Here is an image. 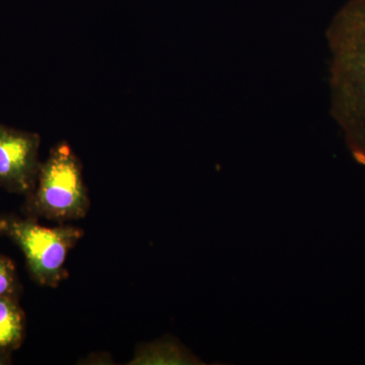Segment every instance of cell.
Here are the masks:
<instances>
[{"label":"cell","mask_w":365,"mask_h":365,"mask_svg":"<svg viewBox=\"0 0 365 365\" xmlns=\"http://www.w3.org/2000/svg\"><path fill=\"white\" fill-rule=\"evenodd\" d=\"M330 112L355 162L365 167V0H348L326 31Z\"/></svg>","instance_id":"1"},{"label":"cell","mask_w":365,"mask_h":365,"mask_svg":"<svg viewBox=\"0 0 365 365\" xmlns=\"http://www.w3.org/2000/svg\"><path fill=\"white\" fill-rule=\"evenodd\" d=\"M90 207L81 160L66 143L53 146L41 163L35 188L25 197L23 215L63 223L86 217Z\"/></svg>","instance_id":"2"},{"label":"cell","mask_w":365,"mask_h":365,"mask_svg":"<svg viewBox=\"0 0 365 365\" xmlns=\"http://www.w3.org/2000/svg\"><path fill=\"white\" fill-rule=\"evenodd\" d=\"M0 235L20 248L34 281L56 288L68 278L67 256L83 239L85 230L64 225L47 227L29 216L4 215H0Z\"/></svg>","instance_id":"3"},{"label":"cell","mask_w":365,"mask_h":365,"mask_svg":"<svg viewBox=\"0 0 365 365\" xmlns=\"http://www.w3.org/2000/svg\"><path fill=\"white\" fill-rule=\"evenodd\" d=\"M41 136L0 124V188L28 196L35 188Z\"/></svg>","instance_id":"4"},{"label":"cell","mask_w":365,"mask_h":365,"mask_svg":"<svg viewBox=\"0 0 365 365\" xmlns=\"http://www.w3.org/2000/svg\"><path fill=\"white\" fill-rule=\"evenodd\" d=\"M26 314L20 300L0 297V349L14 353L26 338Z\"/></svg>","instance_id":"5"},{"label":"cell","mask_w":365,"mask_h":365,"mask_svg":"<svg viewBox=\"0 0 365 365\" xmlns=\"http://www.w3.org/2000/svg\"><path fill=\"white\" fill-rule=\"evenodd\" d=\"M138 364H201L186 348L172 338L158 341L143 347L133 359Z\"/></svg>","instance_id":"6"},{"label":"cell","mask_w":365,"mask_h":365,"mask_svg":"<svg viewBox=\"0 0 365 365\" xmlns=\"http://www.w3.org/2000/svg\"><path fill=\"white\" fill-rule=\"evenodd\" d=\"M23 292L16 265L9 257L0 255V297L20 300Z\"/></svg>","instance_id":"7"},{"label":"cell","mask_w":365,"mask_h":365,"mask_svg":"<svg viewBox=\"0 0 365 365\" xmlns=\"http://www.w3.org/2000/svg\"><path fill=\"white\" fill-rule=\"evenodd\" d=\"M13 364V353L0 349V365Z\"/></svg>","instance_id":"8"}]
</instances>
